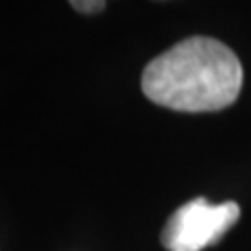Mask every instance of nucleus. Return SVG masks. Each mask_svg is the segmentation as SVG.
Returning a JSON list of instances; mask_svg holds the SVG:
<instances>
[{
    "mask_svg": "<svg viewBox=\"0 0 251 251\" xmlns=\"http://www.w3.org/2000/svg\"><path fill=\"white\" fill-rule=\"evenodd\" d=\"M243 67L228 46L195 36L155 57L143 72V92L155 105L186 113L220 111L237 100Z\"/></svg>",
    "mask_w": 251,
    "mask_h": 251,
    "instance_id": "obj_1",
    "label": "nucleus"
},
{
    "mask_svg": "<svg viewBox=\"0 0 251 251\" xmlns=\"http://www.w3.org/2000/svg\"><path fill=\"white\" fill-rule=\"evenodd\" d=\"M72 6L80 13H94V11H103L107 4L103 0H97V2H92V0H80V2H72Z\"/></svg>",
    "mask_w": 251,
    "mask_h": 251,
    "instance_id": "obj_3",
    "label": "nucleus"
},
{
    "mask_svg": "<svg viewBox=\"0 0 251 251\" xmlns=\"http://www.w3.org/2000/svg\"><path fill=\"white\" fill-rule=\"evenodd\" d=\"M241 209L234 201L209 203L205 197L180 205L161 230V245L168 251H203L228 232Z\"/></svg>",
    "mask_w": 251,
    "mask_h": 251,
    "instance_id": "obj_2",
    "label": "nucleus"
}]
</instances>
